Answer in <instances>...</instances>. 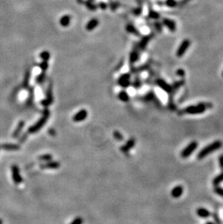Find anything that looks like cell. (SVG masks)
Instances as JSON below:
<instances>
[{"mask_svg":"<svg viewBox=\"0 0 223 224\" xmlns=\"http://www.w3.org/2000/svg\"><path fill=\"white\" fill-rule=\"evenodd\" d=\"M163 23L170 31L174 32L176 30V23L175 22H174L172 20L165 18V19L163 20Z\"/></svg>","mask_w":223,"mask_h":224,"instance_id":"13","label":"cell"},{"mask_svg":"<svg viewBox=\"0 0 223 224\" xmlns=\"http://www.w3.org/2000/svg\"><path fill=\"white\" fill-rule=\"evenodd\" d=\"M24 126H25V122H24L23 120H20V121L18 123V126H17V128L15 129V130L14 131V133H13V136L14 137V138H17V137L19 136V135L20 134L21 131H22Z\"/></svg>","mask_w":223,"mask_h":224,"instance_id":"15","label":"cell"},{"mask_svg":"<svg viewBox=\"0 0 223 224\" xmlns=\"http://www.w3.org/2000/svg\"><path fill=\"white\" fill-rule=\"evenodd\" d=\"M60 167V163L57 161H49L46 163L41 165L40 167L42 169H58Z\"/></svg>","mask_w":223,"mask_h":224,"instance_id":"10","label":"cell"},{"mask_svg":"<svg viewBox=\"0 0 223 224\" xmlns=\"http://www.w3.org/2000/svg\"><path fill=\"white\" fill-rule=\"evenodd\" d=\"M197 147H198V143L196 141H191L187 147L183 149V151L180 153V156H181L182 158H184V159L188 158L191 156V154L195 152Z\"/></svg>","mask_w":223,"mask_h":224,"instance_id":"4","label":"cell"},{"mask_svg":"<svg viewBox=\"0 0 223 224\" xmlns=\"http://www.w3.org/2000/svg\"><path fill=\"white\" fill-rule=\"evenodd\" d=\"M49 134L52 136H54L56 135V131L53 129H49L48 131Z\"/></svg>","mask_w":223,"mask_h":224,"instance_id":"32","label":"cell"},{"mask_svg":"<svg viewBox=\"0 0 223 224\" xmlns=\"http://www.w3.org/2000/svg\"><path fill=\"white\" fill-rule=\"evenodd\" d=\"M150 17L153 18H159V15L158 13H155V12H151V13L150 14Z\"/></svg>","mask_w":223,"mask_h":224,"instance_id":"33","label":"cell"},{"mask_svg":"<svg viewBox=\"0 0 223 224\" xmlns=\"http://www.w3.org/2000/svg\"><path fill=\"white\" fill-rule=\"evenodd\" d=\"M0 224H3V220L0 218Z\"/></svg>","mask_w":223,"mask_h":224,"instance_id":"38","label":"cell"},{"mask_svg":"<svg viewBox=\"0 0 223 224\" xmlns=\"http://www.w3.org/2000/svg\"><path fill=\"white\" fill-rule=\"evenodd\" d=\"M1 148H2L5 151H18L20 149V146L19 144H10V143H4L0 146Z\"/></svg>","mask_w":223,"mask_h":224,"instance_id":"11","label":"cell"},{"mask_svg":"<svg viewBox=\"0 0 223 224\" xmlns=\"http://www.w3.org/2000/svg\"><path fill=\"white\" fill-rule=\"evenodd\" d=\"M113 136L115 137V138L117 141H122L124 139L123 135L121 134V133L118 131H115L113 133Z\"/></svg>","mask_w":223,"mask_h":224,"instance_id":"21","label":"cell"},{"mask_svg":"<svg viewBox=\"0 0 223 224\" xmlns=\"http://www.w3.org/2000/svg\"><path fill=\"white\" fill-rule=\"evenodd\" d=\"M135 145H136V139H135L134 138H130V139L127 141L125 145L122 146V147H120V151L127 155L129 152V151H130V149L133 148Z\"/></svg>","mask_w":223,"mask_h":224,"instance_id":"7","label":"cell"},{"mask_svg":"<svg viewBox=\"0 0 223 224\" xmlns=\"http://www.w3.org/2000/svg\"><path fill=\"white\" fill-rule=\"evenodd\" d=\"M97 25H98V21H97V20L96 19L91 20L90 22L87 24V25H86V29L89 30H93Z\"/></svg>","mask_w":223,"mask_h":224,"instance_id":"19","label":"cell"},{"mask_svg":"<svg viewBox=\"0 0 223 224\" xmlns=\"http://www.w3.org/2000/svg\"><path fill=\"white\" fill-rule=\"evenodd\" d=\"M177 3L175 0H167L165 1V5L168 6L170 7H174L175 6H177Z\"/></svg>","mask_w":223,"mask_h":224,"instance_id":"24","label":"cell"},{"mask_svg":"<svg viewBox=\"0 0 223 224\" xmlns=\"http://www.w3.org/2000/svg\"><path fill=\"white\" fill-rule=\"evenodd\" d=\"M28 133L27 132V133H25L23 134L22 136H21L20 138H19V142L20 143H23L25 142V141H26L27 138H28Z\"/></svg>","mask_w":223,"mask_h":224,"instance_id":"28","label":"cell"},{"mask_svg":"<svg viewBox=\"0 0 223 224\" xmlns=\"http://www.w3.org/2000/svg\"><path fill=\"white\" fill-rule=\"evenodd\" d=\"M39 160L44 162H49V161L52 160V155L50 154H44V155H40L39 157Z\"/></svg>","mask_w":223,"mask_h":224,"instance_id":"18","label":"cell"},{"mask_svg":"<svg viewBox=\"0 0 223 224\" xmlns=\"http://www.w3.org/2000/svg\"><path fill=\"white\" fill-rule=\"evenodd\" d=\"M41 57H42L43 60H49V54L48 52H44L41 54Z\"/></svg>","mask_w":223,"mask_h":224,"instance_id":"29","label":"cell"},{"mask_svg":"<svg viewBox=\"0 0 223 224\" xmlns=\"http://www.w3.org/2000/svg\"><path fill=\"white\" fill-rule=\"evenodd\" d=\"M222 76H223V72H222Z\"/></svg>","mask_w":223,"mask_h":224,"instance_id":"39","label":"cell"},{"mask_svg":"<svg viewBox=\"0 0 223 224\" xmlns=\"http://www.w3.org/2000/svg\"><path fill=\"white\" fill-rule=\"evenodd\" d=\"M13 180L16 184H20L23 181V178L20 173V168L16 165H13L11 167Z\"/></svg>","mask_w":223,"mask_h":224,"instance_id":"5","label":"cell"},{"mask_svg":"<svg viewBox=\"0 0 223 224\" xmlns=\"http://www.w3.org/2000/svg\"><path fill=\"white\" fill-rule=\"evenodd\" d=\"M185 83V81L183 80H180V81H178L175 82V83L173 84V86H172V89H173V91H176V90H177L179 89V88L180 87V86H183V84Z\"/></svg>","mask_w":223,"mask_h":224,"instance_id":"22","label":"cell"},{"mask_svg":"<svg viewBox=\"0 0 223 224\" xmlns=\"http://www.w3.org/2000/svg\"><path fill=\"white\" fill-rule=\"evenodd\" d=\"M214 191H215V192L217 194H218L219 196L223 197V188H222V187H218V186H216L215 189H214Z\"/></svg>","mask_w":223,"mask_h":224,"instance_id":"25","label":"cell"},{"mask_svg":"<svg viewBox=\"0 0 223 224\" xmlns=\"http://www.w3.org/2000/svg\"><path fill=\"white\" fill-rule=\"evenodd\" d=\"M212 103L208 102H200L197 105H191L184 108L180 112H178L179 115H183V114H189V115H197L201 114L205 112L208 109L212 107Z\"/></svg>","mask_w":223,"mask_h":224,"instance_id":"1","label":"cell"},{"mask_svg":"<svg viewBox=\"0 0 223 224\" xmlns=\"http://www.w3.org/2000/svg\"><path fill=\"white\" fill-rule=\"evenodd\" d=\"M41 67H42V69H44H44H46V68H47V67H48L47 62H44L42 64V65H41Z\"/></svg>","mask_w":223,"mask_h":224,"instance_id":"35","label":"cell"},{"mask_svg":"<svg viewBox=\"0 0 223 224\" xmlns=\"http://www.w3.org/2000/svg\"><path fill=\"white\" fill-rule=\"evenodd\" d=\"M157 83L158 84V86L161 88V89L164 90L165 92L168 93V94H171V93L173 91L172 86H170V85H169L168 83H167L165 81L159 79V80H157Z\"/></svg>","mask_w":223,"mask_h":224,"instance_id":"9","label":"cell"},{"mask_svg":"<svg viewBox=\"0 0 223 224\" xmlns=\"http://www.w3.org/2000/svg\"><path fill=\"white\" fill-rule=\"evenodd\" d=\"M49 116H50L49 110L47 108H45V109L44 110V112H43V117L41 118L40 119L35 123V124H33V126H31V127L28 129V131L27 132H28V134H31L37 133V132L39 131L41 129L43 128V126H44L45 123H46V121H47V120L49 119Z\"/></svg>","mask_w":223,"mask_h":224,"instance_id":"3","label":"cell"},{"mask_svg":"<svg viewBox=\"0 0 223 224\" xmlns=\"http://www.w3.org/2000/svg\"><path fill=\"white\" fill-rule=\"evenodd\" d=\"M119 83L122 86H123V87H127V86H128L129 83H129V76L125 75V76H122V77L120 78V79Z\"/></svg>","mask_w":223,"mask_h":224,"instance_id":"16","label":"cell"},{"mask_svg":"<svg viewBox=\"0 0 223 224\" xmlns=\"http://www.w3.org/2000/svg\"><path fill=\"white\" fill-rule=\"evenodd\" d=\"M212 217H213L214 220H215V224H221V223H222V222H221L220 219H219V216H218L217 213L215 212V213H212Z\"/></svg>","mask_w":223,"mask_h":224,"instance_id":"26","label":"cell"},{"mask_svg":"<svg viewBox=\"0 0 223 224\" xmlns=\"http://www.w3.org/2000/svg\"><path fill=\"white\" fill-rule=\"evenodd\" d=\"M222 182H223V171L220 173V174H219L217 176H216V177L214 179L213 181H212L213 185L215 186V187H216V186H218L219 184H220Z\"/></svg>","mask_w":223,"mask_h":224,"instance_id":"17","label":"cell"},{"mask_svg":"<svg viewBox=\"0 0 223 224\" xmlns=\"http://www.w3.org/2000/svg\"><path fill=\"white\" fill-rule=\"evenodd\" d=\"M88 116V112L86 110H80L79 112H77L75 115L72 118V120H73L74 122H76V123H78V122H81L83 121Z\"/></svg>","mask_w":223,"mask_h":224,"instance_id":"8","label":"cell"},{"mask_svg":"<svg viewBox=\"0 0 223 224\" xmlns=\"http://www.w3.org/2000/svg\"><path fill=\"white\" fill-rule=\"evenodd\" d=\"M119 98L121 101L127 102L129 100V95L126 91H122L119 94Z\"/></svg>","mask_w":223,"mask_h":224,"instance_id":"20","label":"cell"},{"mask_svg":"<svg viewBox=\"0 0 223 224\" xmlns=\"http://www.w3.org/2000/svg\"><path fill=\"white\" fill-rule=\"evenodd\" d=\"M185 71L183 69H178L177 71H176V74H177V76H180V77H183V76H185Z\"/></svg>","mask_w":223,"mask_h":224,"instance_id":"30","label":"cell"},{"mask_svg":"<svg viewBox=\"0 0 223 224\" xmlns=\"http://www.w3.org/2000/svg\"><path fill=\"white\" fill-rule=\"evenodd\" d=\"M196 214L200 218H209L211 216L210 212L204 208H198L196 210Z\"/></svg>","mask_w":223,"mask_h":224,"instance_id":"14","label":"cell"},{"mask_svg":"<svg viewBox=\"0 0 223 224\" xmlns=\"http://www.w3.org/2000/svg\"><path fill=\"white\" fill-rule=\"evenodd\" d=\"M60 23H61V24L63 26H67V25L70 23V18L68 15H65V16H64L63 18H62L61 20H60Z\"/></svg>","mask_w":223,"mask_h":224,"instance_id":"23","label":"cell"},{"mask_svg":"<svg viewBox=\"0 0 223 224\" xmlns=\"http://www.w3.org/2000/svg\"><path fill=\"white\" fill-rule=\"evenodd\" d=\"M183 193V187L182 186H176L175 187H174L172 189V191H171V195L173 198H179L181 196V195Z\"/></svg>","mask_w":223,"mask_h":224,"instance_id":"12","label":"cell"},{"mask_svg":"<svg viewBox=\"0 0 223 224\" xmlns=\"http://www.w3.org/2000/svg\"><path fill=\"white\" fill-rule=\"evenodd\" d=\"M222 147V141H219V140H217V141H214V142L211 143L210 144L207 145L204 148H203L198 152V155H197V159L202 160L207 157L209 154L212 153V152H215V151L218 150L219 148Z\"/></svg>","mask_w":223,"mask_h":224,"instance_id":"2","label":"cell"},{"mask_svg":"<svg viewBox=\"0 0 223 224\" xmlns=\"http://www.w3.org/2000/svg\"><path fill=\"white\" fill-rule=\"evenodd\" d=\"M206 224H215V223H212V222H210V221H208V222H207V223H206Z\"/></svg>","mask_w":223,"mask_h":224,"instance_id":"37","label":"cell"},{"mask_svg":"<svg viewBox=\"0 0 223 224\" xmlns=\"http://www.w3.org/2000/svg\"><path fill=\"white\" fill-rule=\"evenodd\" d=\"M191 45L190 40L188 39H184V40L182 42V43L180 44V47H178L177 50V52H176V55L178 57H181L183 54H185L187 49H189V46Z\"/></svg>","mask_w":223,"mask_h":224,"instance_id":"6","label":"cell"},{"mask_svg":"<svg viewBox=\"0 0 223 224\" xmlns=\"http://www.w3.org/2000/svg\"><path fill=\"white\" fill-rule=\"evenodd\" d=\"M219 165L220 169L223 170V154L219 157Z\"/></svg>","mask_w":223,"mask_h":224,"instance_id":"31","label":"cell"},{"mask_svg":"<svg viewBox=\"0 0 223 224\" xmlns=\"http://www.w3.org/2000/svg\"><path fill=\"white\" fill-rule=\"evenodd\" d=\"M137 57H138V55H137V54H136V53H133V54H132V55H131V61L136 60V59H137Z\"/></svg>","mask_w":223,"mask_h":224,"instance_id":"34","label":"cell"},{"mask_svg":"<svg viewBox=\"0 0 223 224\" xmlns=\"http://www.w3.org/2000/svg\"><path fill=\"white\" fill-rule=\"evenodd\" d=\"M83 219L80 217H77L70 224H83Z\"/></svg>","mask_w":223,"mask_h":224,"instance_id":"27","label":"cell"},{"mask_svg":"<svg viewBox=\"0 0 223 224\" xmlns=\"http://www.w3.org/2000/svg\"><path fill=\"white\" fill-rule=\"evenodd\" d=\"M157 25V28H158V29H159V30L161 29V25H159V23H157V25Z\"/></svg>","mask_w":223,"mask_h":224,"instance_id":"36","label":"cell"}]
</instances>
